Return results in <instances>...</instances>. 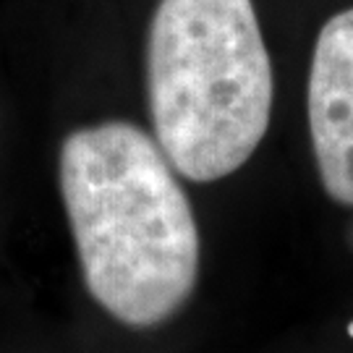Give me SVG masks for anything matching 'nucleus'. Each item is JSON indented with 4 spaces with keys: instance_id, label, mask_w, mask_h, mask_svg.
I'll use <instances>...</instances> for the list:
<instances>
[{
    "instance_id": "nucleus-1",
    "label": "nucleus",
    "mask_w": 353,
    "mask_h": 353,
    "mask_svg": "<svg viewBox=\"0 0 353 353\" xmlns=\"http://www.w3.org/2000/svg\"><path fill=\"white\" fill-rule=\"evenodd\" d=\"M58 170L92 299L128 327L170 319L196 288L199 230L160 144L126 121L79 128Z\"/></svg>"
},
{
    "instance_id": "nucleus-4",
    "label": "nucleus",
    "mask_w": 353,
    "mask_h": 353,
    "mask_svg": "<svg viewBox=\"0 0 353 353\" xmlns=\"http://www.w3.org/2000/svg\"><path fill=\"white\" fill-rule=\"evenodd\" d=\"M348 335H351V338H353V325H351V327H348Z\"/></svg>"
},
{
    "instance_id": "nucleus-2",
    "label": "nucleus",
    "mask_w": 353,
    "mask_h": 353,
    "mask_svg": "<svg viewBox=\"0 0 353 353\" xmlns=\"http://www.w3.org/2000/svg\"><path fill=\"white\" fill-rule=\"evenodd\" d=\"M147 92L168 163L196 183L236 173L265 139L272 63L252 0H160Z\"/></svg>"
},
{
    "instance_id": "nucleus-3",
    "label": "nucleus",
    "mask_w": 353,
    "mask_h": 353,
    "mask_svg": "<svg viewBox=\"0 0 353 353\" xmlns=\"http://www.w3.org/2000/svg\"><path fill=\"white\" fill-rule=\"evenodd\" d=\"M306 110L322 186L335 202L353 207V8L319 29Z\"/></svg>"
}]
</instances>
